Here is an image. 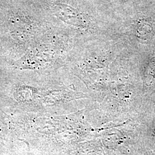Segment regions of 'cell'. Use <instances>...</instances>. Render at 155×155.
Returning <instances> with one entry per match:
<instances>
[{
  "label": "cell",
  "instance_id": "obj_1",
  "mask_svg": "<svg viewBox=\"0 0 155 155\" xmlns=\"http://www.w3.org/2000/svg\"><path fill=\"white\" fill-rule=\"evenodd\" d=\"M56 15L67 24L79 28L86 25L82 17L78 12L70 6L59 4L55 8Z\"/></svg>",
  "mask_w": 155,
  "mask_h": 155
}]
</instances>
